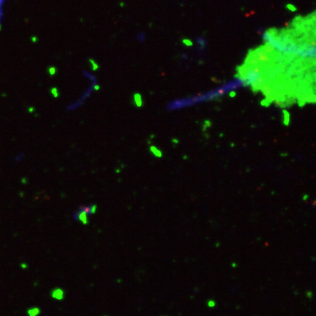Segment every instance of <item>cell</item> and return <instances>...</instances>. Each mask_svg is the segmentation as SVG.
Returning <instances> with one entry per match:
<instances>
[{"instance_id":"1","label":"cell","mask_w":316,"mask_h":316,"mask_svg":"<svg viewBox=\"0 0 316 316\" xmlns=\"http://www.w3.org/2000/svg\"><path fill=\"white\" fill-rule=\"evenodd\" d=\"M88 217L89 216H88L86 214H85V213L78 209L77 211H76L74 214H73V218L74 219V220L76 221V222L82 223L83 224H87L88 222H89Z\"/></svg>"},{"instance_id":"2","label":"cell","mask_w":316,"mask_h":316,"mask_svg":"<svg viewBox=\"0 0 316 316\" xmlns=\"http://www.w3.org/2000/svg\"><path fill=\"white\" fill-rule=\"evenodd\" d=\"M79 210L83 211L88 216H90L94 214L97 211V206L95 204H90V205H82L79 206Z\"/></svg>"},{"instance_id":"3","label":"cell","mask_w":316,"mask_h":316,"mask_svg":"<svg viewBox=\"0 0 316 316\" xmlns=\"http://www.w3.org/2000/svg\"><path fill=\"white\" fill-rule=\"evenodd\" d=\"M51 296L53 299H58V300H62L64 299L65 292L61 288H56L53 290L51 293Z\"/></svg>"},{"instance_id":"4","label":"cell","mask_w":316,"mask_h":316,"mask_svg":"<svg viewBox=\"0 0 316 316\" xmlns=\"http://www.w3.org/2000/svg\"><path fill=\"white\" fill-rule=\"evenodd\" d=\"M134 102H135V104H136L137 106L141 107L143 104L142 99H141V96L138 94H134Z\"/></svg>"},{"instance_id":"5","label":"cell","mask_w":316,"mask_h":316,"mask_svg":"<svg viewBox=\"0 0 316 316\" xmlns=\"http://www.w3.org/2000/svg\"><path fill=\"white\" fill-rule=\"evenodd\" d=\"M28 312H29V316H37V315L40 314V309H38V308H34L32 309H29Z\"/></svg>"},{"instance_id":"6","label":"cell","mask_w":316,"mask_h":316,"mask_svg":"<svg viewBox=\"0 0 316 316\" xmlns=\"http://www.w3.org/2000/svg\"><path fill=\"white\" fill-rule=\"evenodd\" d=\"M151 152H153V154H154L155 156H157V157H160V156L162 155L160 151L158 150V149H157V148L154 147V146H151Z\"/></svg>"},{"instance_id":"7","label":"cell","mask_w":316,"mask_h":316,"mask_svg":"<svg viewBox=\"0 0 316 316\" xmlns=\"http://www.w3.org/2000/svg\"><path fill=\"white\" fill-rule=\"evenodd\" d=\"M89 62H90L92 64V67H93V70H97V68H98V65H97V64H96V63L94 62H93V61H92V60H91V59L89 60Z\"/></svg>"},{"instance_id":"8","label":"cell","mask_w":316,"mask_h":316,"mask_svg":"<svg viewBox=\"0 0 316 316\" xmlns=\"http://www.w3.org/2000/svg\"><path fill=\"white\" fill-rule=\"evenodd\" d=\"M2 1H3V0H0V8H1V3H2Z\"/></svg>"}]
</instances>
